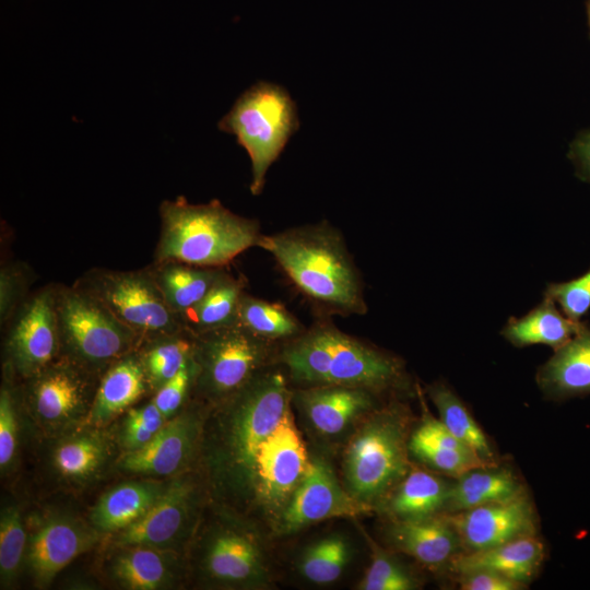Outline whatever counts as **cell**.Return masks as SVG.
I'll return each mask as SVG.
<instances>
[{
    "label": "cell",
    "instance_id": "cell-1",
    "mask_svg": "<svg viewBox=\"0 0 590 590\" xmlns=\"http://www.w3.org/2000/svg\"><path fill=\"white\" fill-rule=\"evenodd\" d=\"M293 390L276 369L264 368L216 403L201 446L211 485L222 498L252 510L261 445L292 403Z\"/></svg>",
    "mask_w": 590,
    "mask_h": 590
},
{
    "label": "cell",
    "instance_id": "cell-2",
    "mask_svg": "<svg viewBox=\"0 0 590 590\" xmlns=\"http://www.w3.org/2000/svg\"><path fill=\"white\" fill-rule=\"evenodd\" d=\"M267 250L309 298L338 312L366 314L363 285L345 243L327 223L261 235Z\"/></svg>",
    "mask_w": 590,
    "mask_h": 590
},
{
    "label": "cell",
    "instance_id": "cell-3",
    "mask_svg": "<svg viewBox=\"0 0 590 590\" xmlns=\"http://www.w3.org/2000/svg\"><path fill=\"white\" fill-rule=\"evenodd\" d=\"M292 381L361 387L375 393L405 386L402 362L328 323L300 333L281 352Z\"/></svg>",
    "mask_w": 590,
    "mask_h": 590
},
{
    "label": "cell",
    "instance_id": "cell-4",
    "mask_svg": "<svg viewBox=\"0 0 590 590\" xmlns=\"http://www.w3.org/2000/svg\"><path fill=\"white\" fill-rule=\"evenodd\" d=\"M411 423L410 410L393 401L365 415L349 435L341 482L371 512L378 511L413 465L409 450Z\"/></svg>",
    "mask_w": 590,
    "mask_h": 590
},
{
    "label": "cell",
    "instance_id": "cell-5",
    "mask_svg": "<svg viewBox=\"0 0 590 590\" xmlns=\"http://www.w3.org/2000/svg\"><path fill=\"white\" fill-rule=\"evenodd\" d=\"M161 231L153 262L223 268L257 246L258 221L235 214L219 200L193 204L182 196L160 205Z\"/></svg>",
    "mask_w": 590,
    "mask_h": 590
},
{
    "label": "cell",
    "instance_id": "cell-6",
    "mask_svg": "<svg viewBox=\"0 0 590 590\" xmlns=\"http://www.w3.org/2000/svg\"><path fill=\"white\" fill-rule=\"evenodd\" d=\"M217 127L246 150L251 162L250 191L258 196L268 169L298 129L299 120L290 93L279 84L260 81L236 99Z\"/></svg>",
    "mask_w": 590,
    "mask_h": 590
},
{
    "label": "cell",
    "instance_id": "cell-7",
    "mask_svg": "<svg viewBox=\"0 0 590 590\" xmlns=\"http://www.w3.org/2000/svg\"><path fill=\"white\" fill-rule=\"evenodd\" d=\"M61 354L96 373L138 349L142 340L75 284H56Z\"/></svg>",
    "mask_w": 590,
    "mask_h": 590
},
{
    "label": "cell",
    "instance_id": "cell-8",
    "mask_svg": "<svg viewBox=\"0 0 590 590\" xmlns=\"http://www.w3.org/2000/svg\"><path fill=\"white\" fill-rule=\"evenodd\" d=\"M73 284L99 300L142 341L185 329L149 266L131 271L93 268Z\"/></svg>",
    "mask_w": 590,
    "mask_h": 590
},
{
    "label": "cell",
    "instance_id": "cell-9",
    "mask_svg": "<svg viewBox=\"0 0 590 590\" xmlns=\"http://www.w3.org/2000/svg\"><path fill=\"white\" fill-rule=\"evenodd\" d=\"M203 577L214 586L250 590L275 587L264 535L257 523L222 518L206 532L200 555Z\"/></svg>",
    "mask_w": 590,
    "mask_h": 590
},
{
    "label": "cell",
    "instance_id": "cell-10",
    "mask_svg": "<svg viewBox=\"0 0 590 590\" xmlns=\"http://www.w3.org/2000/svg\"><path fill=\"white\" fill-rule=\"evenodd\" d=\"M194 335L193 358L198 365L194 385L211 401L228 398L266 368L271 341L238 323Z\"/></svg>",
    "mask_w": 590,
    "mask_h": 590
},
{
    "label": "cell",
    "instance_id": "cell-11",
    "mask_svg": "<svg viewBox=\"0 0 590 590\" xmlns=\"http://www.w3.org/2000/svg\"><path fill=\"white\" fill-rule=\"evenodd\" d=\"M309 463L310 455L295 424L291 405L261 445L257 457L252 510L258 511L271 533Z\"/></svg>",
    "mask_w": 590,
    "mask_h": 590
},
{
    "label": "cell",
    "instance_id": "cell-12",
    "mask_svg": "<svg viewBox=\"0 0 590 590\" xmlns=\"http://www.w3.org/2000/svg\"><path fill=\"white\" fill-rule=\"evenodd\" d=\"M56 284L37 290L21 304L10 323L5 351L11 367L28 379L61 355Z\"/></svg>",
    "mask_w": 590,
    "mask_h": 590
},
{
    "label": "cell",
    "instance_id": "cell-13",
    "mask_svg": "<svg viewBox=\"0 0 590 590\" xmlns=\"http://www.w3.org/2000/svg\"><path fill=\"white\" fill-rule=\"evenodd\" d=\"M371 512L354 499L338 479L331 464L310 455L308 470L275 523L272 534H294L317 522L357 517Z\"/></svg>",
    "mask_w": 590,
    "mask_h": 590
},
{
    "label": "cell",
    "instance_id": "cell-14",
    "mask_svg": "<svg viewBox=\"0 0 590 590\" xmlns=\"http://www.w3.org/2000/svg\"><path fill=\"white\" fill-rule=\"evenodd\" d=\"M444 515L458 534L462 552L538 535V517L527 493L510 500Z\"/></svg>",
    "mask_w": 590,
    "mask_h": 590
},
{
    "label": "cell",
    "instance_id": "cell-15",
    "mask_svg": "<svg viewBox=\"0 0 590 590\" xmlns=\"http://www.w3.org/2000/svg\"><path fill=\"white\" fill-rule=\"evenodd\" d=\"M95 373L61 354L27 380V399L35 413L49 424H62L82 414L95 396Z\"/></svg>",
    "mask_w": 590,
    "mask_h": 590
},
{
    "label": "cell",
    "instance_id": "cell-16",
    "mask_svg": "<svg viewBox=\"0 0 590 590\" xmlns=\"http://www.w3.org/2000/svg\"><path fill=\"white\" fill-rule=\"evenodd\" d=\"M292 402L312 433L326 440L351 434L377 408L375 392L339 385L302 387L293 390Z\"/></svg>",
    "mask_w": 590,
    "mask_h": 590
},
{
    "label": "cell",
    "instance_id": "cell-17",
    "mask_svg": "<svg viewBox=\"0 0 590 590\" xmlns=\"http://www.w3.org/2000/svg\"><path fill=\"white\" fill-rule=\"evenodd\" d=\"M198 498V488L192 481L173 482L139 520L119 531L115 544L118 547L170 546L185 536L193 524Z\"/></svg>",
    "mask_w": 590,
    "mask_h": 590
},
{
    "label": "cell",
    "instance_id": "cell-18",
    "mask_svg": "<svg viewBox=\"0 0 590 590\" xmlns=\"http://www.w3.org/2000/svg\"><path fill=\"white\" fill-rule=\"evenodd\" d=\"M202 432L199 414L182 413L165 423L146 445L128 450L118 465L137 474H173L189 463L201 445Z\"/></svg>",
    "mask_w": 590,
    "mask_h": 590
},
{
    "label": "cell",
    "instance_id": "cell-19",
    "mask_svg": "<svg viewBox=\"0 0 590 590\" xmlns=\"http://www.w3.org/2000/svg\"><path fill=\"white\" fill-rule=\"evenodd\" d=\"M97 533L94 527L73 518L59 517L45 522L30 540L26 552L36 585L48 586L60 570L97 542Z\"/></svg>",
    "mask_w": 590,
    "mask_h": 590
},
{
    "label": "cell",
    "instance_id": "cell-20",
    "mask_svg": "<svg viewBox=\"0 0 590 590\" xmlns=\"http://www.w3.org/2000/svg\"><path fill=\"white\" fill-rule=\"evenodd\" d=\"M389 545L429 568L448 566L462 552L460 540L444 514L420 520H389Z\"/></svg>",
    "mask_w": 590,
    "mask_h": 590
},
{
    "label": "cell",
    "instance_id": "cell-21",
    "mask_svg": "<svg viewBox=\"0 0 590 590\" xmlns=\"http://www.w3.org/2000/svg\"><path fill=\"white\" fill-rule=\"evenodd\" d=\"M544 555L543 542L532 535L488 548L460 552L447 567L457 575L492 571L526 586L536 576Z\"/></svg>",
    "mask_w": 590,
    "mask_h": 590
},
{
    "label": "cell",
    "instance_id": "cell-22",
    "mask_svg": "<svg viewBox=\"0 0 590 590\" xmlns=\"http://www.w3.org/2000/svg\"><path fill=\"white\" fill-rule=\"evenodd\" d=\"M536 382L545 397L560 401L590 394V323L581 321L577 333L536 373Z\"/></svg>",
    "mask_w": 590,
    "mask_h": 590
},
{
    "label": "cell",
    "instance_id": "cell-23",
    "mask_svg": "<svg viewBox=\"0 0 590 590\" xmlns=\"http://www.w3.org/2000/svg\"><path fill=\"white\" fill-rule=\"evenodd\" d=\"M409 450L429 469L455 479L472 469L491 465L428 412H424L421 423L412 430Z\"/></svg>",
    "mask_w": 590,
    "mask_h": 590
},
{
    "label": "cell",
    "instance_id": "cell-24",
    "mask_svg": "<svg viewBox=\"0 0 590 590\" xmlns=\"http://www.w3.org/2000/svg\"><path fill=\"white\" fill-rule=\"evenodd\" d=\"M153 390L138 350L113 363L101 377L90 410V421L103 424Z\"/></svg>",
    "mask_w": 590,
    "mask_h": 590
},
{
    "label": "cell",
    "instance_id": "cell-25",
    "mask_svg": "<svg viewBox=\"0 0 590 590\" xmlns=\"http://www.w3.org/2000/svg\"><path fill=\"white\" fill-rule=\"evenodd\" d=\"M451 482L415 465L394 487L378 512L389 520H420L444 514Z\"/></svg>",
    "mask_w": 590,
    "mask_h": 590
},
{
    "label": "cell",
    "instance_id": "cell-26",
    "mask_svg": "<svg viewBox=\"0 0 590 590\" xmlns=\"http://www.w3.org/2000/svg\"><path fill=\"white\" fill-rule=\"evenodd\" d=\"M517 474L497 464L472 469L451 483L444 514L506 502L526 494Z\"/></svg>",
    "mask_w": 590,
    "mask_h": 590
},
{
    "label": "cell",
    "instance_id": "cell-27",
    "mask_svg": "<svg viewBox=\"0 0 590 590\" xmlns=\"http://www.w3.org/2000/svg\"><path fill=\"white\" fill-rule=\"evenodd\" d=\"M580 321L568 318L556 303L544 295L542 302L524 316L511 317L502 329V335L516 347L544 344L556 350L579 330Z\"/></svg>",
    "mask_w": 590,
    "mask_h": 590
},
{
    "label": "cell",
    "instance_id": "cell-28",
    "mask_svg": "<svg viewBox=\"0 0 590 590\" xmlns=\"http://www.w3.org/2000/svg\"><path fill=\"white\" fill-rule=\"evenodd\" d=\"M155 482H130L106 493L94 506L91 521L98 532H119L139 520L164 493Z\"/></svg>",
    "mask_w": 590,
    "mask_h": 590
},
{
    "label": "cell",
    "instance_id": "cell-29",
    "mask_svg": "<svg viewBox=\"0 0 590 590\" xmlns=\"http://www.w3.org/2000/svg\"><path fill=\"white\" fill-rule=\"evenodd\" d=\"M149 268L167 305L179 318L194 307L225 272L223 268L176 261L152 262Z\"/></svg>",
    "mask_w": 590,
    "mask_h": 590
},
{
    "label": "cell",
    "instance_id": "cell-30",
    "mask_svg": "<svg viewBox=\"0 0 590 590\" xmlns=\"http://www.w3.org/2000/svg\"><path fill=\"white\" fill-rule=\"evenodd\" d=\"M243 287L240 280L224 272L205 296L180 316L185 329L198 334L236 324Z\"/></svg>",
    "mask_w": 590,
    "mask_h": 590
},
{
    "label": "cell",
    "instance_id": "cell-31",
    "mask_svg": "<svg viewBox=\"0 0 590 590\" xmlns=\"http://www.w3.org/2000/svg\"><path fill=\"white\" fill-rule=\"evenodd\" d=\"M353 544L346 534L334 532L309 543L298 556L296 569L310 585L329 586L345 573L353 558Z\"/></svg>",
    "mask_w": 590,
    "mask_h": 590
},
{
    "label": "cell",
    "instance_id": "cell-32",
    "mask_svg": "<svg viewBox=\"0 0 590 590\" xmlns=\"http://www.w3.org/2000/svg\"><path fill=\"white\" fill-rule=\"evenodd\" d=\"M137 350L150 385L156 391L192 358L194 335L184 329L176 333L144 340Z\"/></svg>",
    "mask_w": 590,
    "mask_h": 590
},
{
    "label": "cell",
    "instance_id": "cell-33",
    "mask_svg": "<svg viewBox=\"0 0 590 590\" xmlns=\"http://www.w3.org/2000/svg\"><path fill=\"white\" fill-rule=\"evenodd\" d=\"M113 564L114 577L126 588L155 590L170 579V557L162 548L133 545L125 546Z\"/></svg>",
    "mask_w": 590,
    "mask_h": 590
},
{
    "label": "cell",
    "instance_id": "cell-34",
    "mask_svg": "<svg viewBox=\"0 0 590 590\" xmlns=\"http://www.w3.org/2000/svg\"><path fill=\"white\" fill-rule=\"evenodd\" d=\"M426 392L436 406L441 423L484 461L497 464L486 435L461 399L444 382L429 385Z\"/></svg>",
    "mask_w": 590,
    "mask_h": 590
},
{
    "label": "cell",
    "instance_id": "cell-35",
    "mask_svg": "<svg viewBox=\"0 0 590 590\" xmlns=\"http://www.w3.org/2000/svg\"><path fill=\"white\" fill-rule=\"evenodd\" d=\"M237 323L268 341L296 338L304 332L298 320L283 306L245 293L239 302Z\"/></svg>",
    "mask_w": 590,
    "mask_h": 590
},
{
    "label": "cell",
    "instance_id": "cell-36",
    "mask_svg": "<svg viewBox=\"0 0 590 590\" xmlns=\"http://www.w3.org/2000/svg\"><path fill=\"white\" fill-rule=\"evenodd\" d=\"M106 456L107 447L101 436L82 434L59 444L54 451L52 461L64 477L84 480L101 468Z\"/></svg>",
    "mask_w": 590,
    "mask_h": 590
},
{
    "label": "cell",
    "instance_id": "cell-37",
    "mask_svg": "<svg viewBox=\"0 0 590 590\" xmlns=\"http://www.w3.org/2000/svg\"><path fill=\"white\" fill-rule=\"evenodd\" d=\"M371 560L357 583L358 590H415L421 587L417 577L390 552L380 547L366 532Z\"/></svg>",
    "mask_w": 590,
    "mask_h": 590
},
{
    "label": "cell",
    "instance_id": "cell-38",
    "mask_svg": "<svg viewBox=\"0 0 590 590\" xmlns=\"http://www.w3.org/2000/svg\"><path fill=\"white\" fill-rule=\"evenodd\" d=\"M25 545L26 533L20 511L13 506L2 509L0 518L1 586H9L16 579Z\"/></svg>",
    "mask_w": 590,
    "mask_h": 590
},
{
    "label": "cell",
    "instance_id": "cell-39",
    "mask_svg": "<svg viewBox=\"0 0 590 590\" xmlns=\"http://www.w3.org/2000/svg\"><path fill=\"white\" fill-rule=\"evenodd\" d=\"M32 269L24 262H12L0 270V320L7 323L28 296Z\"/></svg>",
    "mask_w": 590,
    "mask_h": 590
},
{
    "label": "cell",
    "instance_id": "cell-40",
    "mask_svg": "<svg viewBox=\"0 0 590 590\" xmlns=\"http://www.w3.org/2000/svg\"><path fill=\"white\" fill-rule=\"evenodd\" d=\"M544 295L552 298L568 318L580 321L590 309V269L576 279L550 283Z\"/></svg>",
    "mask_w": 590,
    "mask_h": 590
},
{
    "label": "cell",
    "instance_id": "cell-41",
    "mask_svg": "<svg viewBox=\"0 0 590 590\" xmlns=\"http://www.w3.org/2000/svg\"><path fill=\"white\" fill-rule=\"evenodd\" d=\"M198 365L192 358L168 381L156 390L153 403L168 417L182 404L189 389L196 382Z\"/></svg>",
    "mask_w": 590,
    "mask_h": 590
},
{
    "label": "cell",
    "instance_id": "cell-42",
    "mask_svg": "<svg viewBox=\"0 0 590 590\" xmlns=\"http://www.w3.org/2000/svg\"><path fill=\"white\" fill-rule=\"evenodd\" d=\"M17 423L10 389L4 386L0 392V465L3 470L14 457L16 449Z\"/></svg>",
    "mask_w": 590,
    "mask_h": 590
},
{
    "label": "cell",
    "instance_id": "cell-43",
    "mask_svg": "<svg viewBox=\"0 0 590 590\" xmlns=\"http://www.w3.org/2000/svg\"><path fill=\"white\" fill-rule=\"evenodd\" d=\"M462 590H520L524 585L516 582L499 574L477 570L458 575Z\"/></svg>",
    "mask_w": 590,
    "mask_h": 590
},
{
    "label": "cell",
    "instance_id": "cell-44",
    "mask_svg": "<svg viewBox=\"0 0 590 590\" xmlns=\"http://www.w3.org/2000/svg\"><path fill=\"white\" fill-rule=\"evenodd\" d=\"M568 158L575 166L576 176L590 184V129L581 130L571 141Z\"/></svg>",
    "mask_w": 590,
    "mask_h": 590
},
{
    "label": "cell",
    "instance_id": "cell-45",
    "mask_svg": "<svg viewBox=\"0 0 590 590\" xmlns=\"http://www.w3.org/2000/svg\"><path fill=\"white\" fill-rule=\"evenodd\" d=\"M156 433L150 430L141 423L127 416L122 441L128 450H135L146 445Z\"/></svg>",
    "mask_w": 590,
    "mask_h": 590
},
{
    "label": "cell",
    "instance_id": "cell-46",
    "mask_svg": "<svg viewBox=\"0 0 590 590\" xmlns=\"http://www.w3.org/2000/svg\"><path fill=\"white\" fill-rule=\"evenodd\" d=\"M128 416L154 433H157L165 424V416L153 402L138 409H131Z\"/></svg>",
    "mask_w": 590,
    "mask_h": 590
},
{
    "label": "cell",
    "instance_id": "cell-47",
    "mask_svg": "<svg viewBox=\"0 0 590 590\" xmlns=\"http://www.w3.org/2000/svg\"><path fill=\"white\" fill-rule=\"evenodd\" d=\"M586 9H587V16H588L589 33H590V0H587Z\"/></svg>",
    "mask_w": 590,
    "mask_h": 590
}]
</instances>
